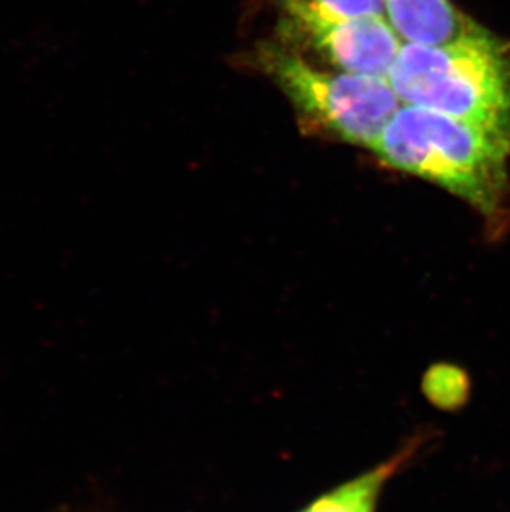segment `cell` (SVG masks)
I'll return each mask as SVG.
<instances>
[{"label": "cell", "instance_id": "cell-1", "mask_svg": "<svg viewBox=\"0 0 510 512\" xmlns=\"http://www.w3.org/2000/svg\"><path fill=\"white\" fill-rule=\"evenodd\" d=\"M381 163L438 184L476 209L494 237L509 228L510 128L401 105L373 148Z\"/></svg>", "mask_w": 510, "mask_h": 512}, {"label": "cell", "instance_id": "cell-2", "mask_svg": "<svg viewBox=\"0 0 510 512\" xmlns=\"http://www.w3.org/2000/svg\"><path fill=\"white\" fill-rule=\"evenodd\" d=\"M388 82L403 105L510 128V50L486 29L444 45L403 44Z\"/></svg>", "mask_w": 510, "mask_h": 512}, {"label": "cell", "instance_id": "cell-3", "mask_svg": "<svg viewBox=\"0 0 510 512\" xmlns=\"http://www.w3.org/2000/svg\"><path fill=\"white\" fill-rule=\"evenodd\" d=\"M255 62L310 126L373 151L401 108L388 78L323 70L282 44L260 45Z\"/></svg>", "mask_w": 510, "mask_h": 512}, {"label": "cell", "instance_id": "cell-4", "mask_svg": "<svg viewBox=\"0 0 510 512\" xmlns=\"http://www.w3.org/2000/svg\"><path fill=\"white\" fill-rule=\"evenodd\" d=\"M290 35H299L338 70L388 78L403 40L386 17L335 19L307 9L299 0H275Z\"/></svg>", "mask_w": 510, "mask_h": 512}, {"label": "cell", "instance_id": "cell-5", "mask_svg": "<svg viewBox=\"0 0 510 512\" xmlns=\"http://www.w3.org/2000/svg\"><path fill=\"white\" fill-rule=\"evenodd\" d=\"M386 20L405 44L444 45L481 30L451 0H383Z\"/></svg>", "mask_w": 510, "mask_h": 512}, {"label": "cell", "instance_id": "cell-6", "mask_svg": "<svg viewBox=\"0 0 510 512\" xmlns=\"http://www.w3.org/2000/svg\"><path fill=\"white\" fill-rule=\"evenodd\" d=\"M421 446L423 438L416 436L408 445L403 446V450L386 459L385 463L378 464L376 468H371L330 493L323 494L322 498L313 501L300 512H375L386 483L396 473H400V469L405 468Z\"/></svg>", "mask_w": 510, "mask_h": 512}, {"label": "cell", "instance_id": "cell-7", "mask_svg": "<svg viewBox=\"0 0 510 512\" xmlns=\"http://www.w3.org/2000/svg\"><path fill=\"white\" fill-rule=\"evenodd\" d=\"M307 9L335 19L386 17L383 0H299Z\"/></svg>", "mask_w": 510, "mask_h": 512}, {"label": "cell", "instance_id": "cell-8", "mask_svg": "<svg viewBox=\"0 0 510 512\" xmlns=\"http://www.w3.org/2000/svg\"><path fill=\"white\" fill-rule=\"evenodd\" d=\"M438 375V378H434L433 375H429V393L431 397H438L439 403L444 405H456V398L466 397V377L461 375L458 378L459 370H451V368H441L438 372H434Z\"/></svg>", "mask_w": 510, "mask_h": 512}]
</instances>
